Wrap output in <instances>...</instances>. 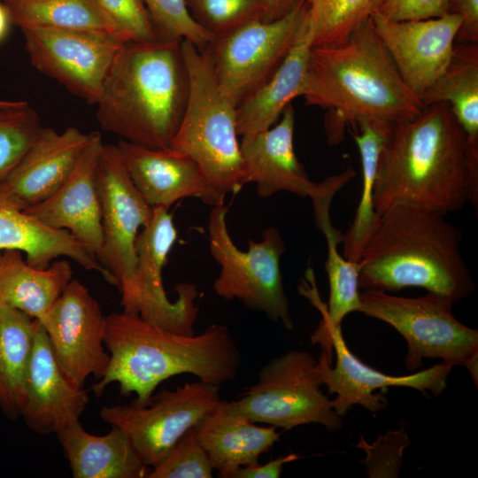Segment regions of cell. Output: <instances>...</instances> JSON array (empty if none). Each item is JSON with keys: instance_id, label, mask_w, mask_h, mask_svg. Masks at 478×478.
<instances>
[{"instance_id": "cell-1", "label": "cell", "mask_w": 478, "mask_h": 478, "mask_svg": "<svg viewBox=\"0 0 478 478\" xmlns=\"http://www.w3.org/2000/svg\"><path fill=\"white\" fill-rule=\"evenodd\" d=\"M467 201L477 210L478 146L469 143L449 104H432L391 127L374 181L379 216L397 203L446 215Z\"/></svg>"}, {"instance_id": "cell-2", "label": "cell", "mask_w": 478, "mask_h": 478, "mask_svg": "<svg viewBox=\"0 0 478 478\" xmlns=\"http://www.w3.org/2000/svg\"><path fill=\"white\" fill-rule=\"evenodd\" d=\"M299 96L307 104L328 110L324 127L331 145L343 141L348 125L368 120L394 126L423 109L370 18L342 42L312 45Z\"/></svg>"}, {"instance_id": "cell-3", "label": "cell", "mask_w": 478, "mask_h": 478, "mask_svg": "<svg viewBox=\"0 0 478 478\" xmlns=\"http://www.w3.org/2000/svg\"><path fill=\"white\" fill-rule=\"evenodd\" d=\"M104 346L110 363L91 390L99 397L109 384L118 382L120 393H135L138 404L146 403L163 381L182 374L220 387L235 379L242 362L225 325L182 335L126 312L106 316Z\"/></svg>"}, {"instance_id": "cell-4", "label": "cell", "mask_w": 478, "mask_h": 478, "mask_svg": "<svg viewBox=\"0 0 478 478\" xmlns=\"http://www.w3.org/2000/svg\"><path fill=\"white\" fill-rule=\"evenodd\" d=\"M431 209L397 203L386 209L357 262L358 287L397 292L420 287L454 303L474 290L461 231Z\"/></svg>"}, {"instance_id": "cell-5", "label": "cell", "mask_w": 478, "mask_h": 478, "mask_svg": "<svg viewBox=\"0 0 478 478\" xmlns=\"http://www.w3.org/2000/svg\"><path fill=\"white\" fill-rule=\"evenodd\" d=\"M181 41L124 42L96 103L102 130L146 148L171 147L189 96Z\"/></svg>"}, {"instance_id": "cell-6", "label": "cell", "mask_w": 478, "mask_h": 478, "mask_svg": "<svg viewBox=\"0 0 478 478\" xmlns=\"http://www.w3.org/2000/svg\"><path fill=\"white\" fill-rule=\"evenodd\" d=\"M189 89L171 149L190 157L220 195H236L248 184L236 130V105L216 81L208 49L181 41Z\"/></svg>"}, {"instance_id": "cell-7", "label": "cell", "mask_w": 478, "mask_h": 478, "mask_svg": "<svg viewBox=\"0 0 478 478\" xmlns=\"http://www.w3.org/2000/svg\"><path fill=\"white\" fill-rule=\"evenodd\" d=\"M225 204L212 206L208 222L209 250L220 265L214 292L226 300H240L251 310L292 329L294 322L284 291L280 260L286 251L281 233L268 227L262 240H249L247 251L236 247L227 230Z\"/></svg>"}, {"instance_id": "cell-8", "label": "cell", "mask_w": 478, "mask_h": 478, "mask_svg": "<svg viewBox=\"0 0 478 478\" xmlns=\"http://www.w3.org/2000/svg\"><path fill=\"white\" fill-rule=\"evenodd\" d=\"M322 384L314 357L305 351H289L262 366L256 383L225 405L232 413L283 430L316 423L334 432L342 428L343 420L333 400L322 393Z\"/></svg>"}, {"instance_id": "cell-9", "label": "cell", "mask_w": 478, "mask_h": 478, "mask_svg": "<svg viewBox=\"0 0 478 478\" xmlns=\"http://www.w3.org/2000/svg\"><path fill=\"white\" fill-rule=\"evenodd\" d=\"M359 295V312L388 323L406 340L408 371L420 368L424 358L466 366L478 353V331L455 318L454 302L447 297L428 292L405 297L376 289H364Z\"/></svg>"}, {"instance_id": "cell-10", "label": "cell", "mask_w": 478, "mask_h": 478, "mask_svg": "<svg viewBox=\"0 0 478 478\" xmlns=\"http://www.w3.org/2000/svg\"><path fill=\"white\" fill-rule=\"evenodd\" d=\"M221 401L219 386L198 380L174 389L163 388L144 404L133 399L125 405L104 406L99 414L104 422L122 429L143 463L153 468Z\"/></svg>"}, {"instance_id": "cell-11", "label": "cell", "mask_w": 478, "mask_h": 478, "mask_svg": "<svg viewBox=\"0 0 478 478\" xmlns=\"http://www.w3.org/2000/svg\"><path fill=\"white\" fill-rule=\"evenodd\" d=\"M103 244L99 262L113 276L124 308L134 292L135 240L151 207L135 186L117 144L103 145L96 167Z\"/></svg>"}, {"instance_id": "cell-12", "label": "cell", "mask_w": 478, "mask_h": 478, "mask_svg": "<svg viewBox=\"0 0 478 478\" xmlns=\"http://www.w3.org/2000/svg\"><path fill=\"white\" fill-rule=\"evenodd\" d=\"M301 19V9L296 4L281 18L251 19L206 47L218 86L235 105L281 64L296 41Z\"/></svg>"}, {"instance_id": "cell-13", "label": "cell", "mask_w": 478, "mask_h": 478, "mask_svg": "<svg viewBox=\"0 0 478 478\" xmlns=\"http://www.w3.org/2000/svg\"><path fill=\"white\" fill-rule=\"evenodd\" d=\"M177 234L169 208L153 207L150 221L140 230L135 240L134 292L123 312L137 314L144 320L174 333L194 335L198 313L197 286L179 283L176 286L178 297L172 302L163 285V267Z\"/></svg>"}, {"instance_id": "cell-14", "label": "cell", "mask_w": 478, "mask_h": 478, "mask_svg": "<svg viewBox=\"0 0 478 478\" xmlns=\"http://www.w3.org/2000/svg\"><path fill=\"white\" fill-rule=\"evenodd\" d=\"M34 67L89 104L98 102L121 45L103 33L35 27L21 30Z\"/></svg>"}, {"instance_id": "cell-15", "label": "cell", "mask_w": 478, "mask_h": 478, "mask_svg": "<svg viewBox=\"0 0 478 478\" xmlns=\"http://www.w3.org/2000/svg\"><path fill=\"white\" fill-rule=\"evenodd\" d=\"M312 341L328 350L334 348L335 351V366L331 368V355L323 350L318 361V372L328 392L336 394L333 405L341 417L355 405L364 406L371 412L385 408L387 399L382 393L374 394V391L389 386L409 387L425 395L428 390L437 397L445 389L452 368L442 362L410 375L393 376L381 373L351 353L343 340L341 327L334 326L324 318L312 335Z\"/></svg>"}, {"instance_id": "cell-16", "label": "cell", "mask_w": 478, "mask_h": 478, "mask_svg": "<svg viewBox=\"0 0 478 478\" xmlns=\"http://www.w3.org/2000/svg\"><path fill=\"white\" fill-rule=\"evenodd\" d=\"M40 322L73 384L83 387L90 375L100 380L105 374L110 363L104 350L106 316L81 281L73 279Z\"/></svg>"}, {"instance_id": "cell-17", "label": "cell", "mask_w": 478, "mask_h": 478, "mask_svg": "<svg viewBox=\"0 0 478 478\" xmlns=\"http://www.w3.org/2000/svg\"><path fill=\"white\" fill-rule=\"evenodd\" d=\"M372 25L405 83L420 99L448 66L462 23L453 13L396 21L374 12Z\"/></svg>"}, {"instance_id": "cell-18", "label": "cell", "mask_w": 478, "mask_h": 478, "mask_svg": "<svg viewBox=\"0 0 478 478\" xmlns=\"http://www.w3.org/2000/svg\"><path fill=\"white\" fill-rule=\"evenodd\" d=\"M90 134L74 127L41 133L13 169L0 180V201L21 211L50 197L67 179Z\"/></svg>"}, {"instance_id": "cell-19", "label": "cell", "mask_w": 478, "mask_h": 478, "mask_svg": "<svg viewBox=\"0 0 478 478\" xmlns=\"http://www.w3.org/2000/svg\"><path fill=\"white\" fill-rule=\"evenodd\" d=\"M103 145L101 134L90 133L64 183L47 199L24 211L49 227L68 231L97 259L103 232L96 167Z\"/></svg>"}, {"instance_id": "cell-20", "label": "cell", "mask_w": 478, "mask_h": 478, "mask_svg": "<svg viewBox=\"0 0 478 478\" xmlns=\"http://www.w3.org/2000/svg\"><path fill=\"white\" fill-rule=\"evenodd\" d=\"M88 403L87 391L73 384L61 369L40 322L28 364L20 417L37 434H57L79 420Z\"/></svg>"}, {"instance_id": "cell-21", "label": "cell", "mask_w": 478, "mask_h": 478, "mask_svg": "<svg viewBox=\"0 0 478 478\" xmlns=\"http://www.w3.org/2000/svg\"><path fill=\"white\" fill-rule=\"evenodd\" d=\"M117 146L131 180L151 207L170 208L186 197L198 198L211 206L224 204L225 197L209 185L198 165L188 155L121 139Z\"/></svg>"}, {"instance_id": "cell-22", "label": "cell", "mask_w": 478, "mask_h": 478, "mask_svg": "<svg viewBox=\"0 0 478 478\" xmlns=\"http://www.w3.org/2000/svg\"><path fill=\"white\" fill-rule=\"evenodd\" d=\"M294 127L295 112L289 104L277 125L243 136L240 143L248 183L256 184L259 197L287 191L311 198L320 188V182L310 179L295 153Z\"/></svg>"}, {"instance_id": "cell-23", "label": "cell", "mask_w": 478, "mask_h": 478, "mask_svg": "<svg viewBox=\"0 0 478 478\" xmlns=\"http://www.w3.org/2000/svg\"><path fill=\"white\" fill-rule=\"evenodd\" d=\"M355 176L356 172L350 165L342 173L320 181L318 191L311 197L316 226L327 243L325 270L329 283V298L325 305L319 293L313 292L308 299L322 318L335 327H341L346 315L359 312L361 307L358 265L345 259L340 253L338 244L343 243V234L335 227L330 219V206L335 195Z\"/></svg>"}, {"instance_id": "cell-24", "label": "cell", "mask_w": 478, "mask_h": 478, "mask_svg": "<svg viewBox=\"0 0 478 478\" xmlns=\"http://www.w3.org/2000/svg\"><path fill=\"white\" fill-rule=\"evenodd\" d=\"M4 250L24 253L27 262L40 269L47 268L59 257H66L116 285L113 276L96 257L68 231L49 227L27 212L0 201V251Z\"/></svg>"}, {"instance_id": "cell-25", "label": "cell", "mask_w": 478, "mask_h": 478, "mask_svg": "<svg viewBox=\"0 0 478 478\" xmlns=\"http://www.w3.org/2000/svg\"><path fill=\"white\" fill-rule=\"evenodd\" d=\"M276 428L258 426L246 417L230 412L222 400L197 428V432L212 468L220 477L233 478L241 467L259 463V457L280 438Z\"/></svg>"}, {"instance_id": "cell-26", "label": "cell", "mask_w": 478, "mask_h": 478, "mask_svg": "<svg viewBox=\"0 0 478 478\" xmlns=\"http://www.w3.org/2000/svg\"><path fill=\"white\" fill-rule=\"evenodd\" d=\"M312 45V31L302 18L296 41L281 64L236 105L238 135L243 137L269 129L291 100L299 96Z\"/></svg>"}, {"instance_id": "cell-27", "label": "cell", "mask_w": 478, "mask_h": 478, "mask_svg": "<svg viewBox=\"0 0 478 478\" xmlns=\"http://www.w3.org/2000/svg\"><path fill=\"white\" fill-rule=\"evenodd\" d=\"M56 435L74 478H144L151 470L118 427L94 436L77 420Z\"/></svg>"}, {"instance_id": "cell-28", "label": "cell", "mask_w": 478, "mask_h": 478, "mask_svg": "<svg viewBox=\"0 0 478 478\" xmlns=\"http://www.w3.org/2000/svg\"><path fill=\"white\" fill-rule=\"evenodd\" d=\"M72 280V266L66 259L40 269L19 251H0V307L19 310L41 321Z\"/></svg>"}, {"instance_id": "cell-29", "label": "cell", "mask_w": 478, "mask_h": 478, "mask_svg": "<svg viewBox=\"0 0 478 478\" xmlns=\"http://www.w3.org/2000/svg\"><path fill=\"white\" fill-rule=\"evenodd\" d=\"M40 321L27 313L0 307V409L20 417L26 378Z\"/></svg>"}, {"instance_id": "cell-30", "label": "cell", "mask_w": 478, "mask_h": 478, "mask_svg": "<svg viewBox=\"0 0 478 478\" xmlns=\"http://www.w3.org/2000/svg\"><path fill=\"white\" fill-rule=\"evenodd\" d=\"M423 107L447 103L469 143L478 146V43H455L452 58L420 97Z\"/></svg>"}, {"instance_id": "cell-31", "label": "cell", "mask_w": 478, "mask_h": 478, "mask_svg": "<svg viewBox=\"0 0 478 478\" xmlns=\"http://www.w3.org/2000/svg\"><path fill=\"white\" fill-rule=\"evenodd\" d=\"M12 25L107 34L127 42L95 0H3Z\"/></svg>"}, {"instance_id": "cell-32", "label": "cell", "mask_w": 478, "mask_h": 478, "mask_svg": "<svg viewBox=\"0 0 478 478\" xmlns=\"http://www.w3.org/2000/svg\"><path fill=\"white\" fill-rule=\"evenodd\" d=\"M392 126L364 120L357 123L352 135L362 167V190L353 220L343 234V257L358 262L360 254L378 225L380 216L374 205V188L380 153Z\"/></svg>"}, {"instance_id": "cell-33", "label": "cell", "mask_w": 478, "mask_h": 478, "mask_svg": "<svg viewBox=\"0 0 478 478\" xmlns=\"http://www.w3.org/2000/svg\"><path fill=\"white\" fill-rule=\"evenodd\" d=\"M312 35V46L335 44L377 11L383 0H294Z\"/></svg>"}, {"instance_id": "cell-34", "label": "cell", "mask_w": 478, "mask_h": 478, "mask_svg": "<svg viewBox=\"0 0 478 478\" xmlns=\"http://www.w3.org/2000/svg\"><path fill=\"white\" fill-rule=\"evenodd\" d=\"M42 128L39 114L26 101L0 106V180L19 162Z\"/></svg>"}, {"instance_id": "cell-35", "label": "cell", "mask_w": 478, "mask_h": 478, "mask_svg": "<svg viewBox=\"0 0 478 478\" xmlns=\"http://www.w3.org/2000/svg\"><path fill=\"white\" fill-rule=\"evenodd\" d=\"M192 18L214 39L261 19L260 0H185Z\"/></svg>"}, {"instance_id": "cell-36", "label": "cell", "mask_w": 478, "mask_h": 478, "mask_svg": "<svg viewBox=\"0 0 478 478\" xmlns=\"http://www.w3.org/2000/svg\"><path fill=\"white\" fill-rule=\"evenodd\" d=\"M160 38L187 40L200 49L214 37L192 18L185 0H143Z\"/></svg>"}, {"instance_id": "cell-37", "label": "cell", "mask_w": 478, "mask_h": 478, "mask_svg": "<svg viewBox=\"0 0 478 478\" xmlns=\"http://www.w3.org/2000/svg\"><path fill=\"white\" fill-rule=\"evenodd\" d=\"M197 428L189 429L147 478H212L213 468Z\"/></svg>"}, {"instance_id": "cell-38", "label": "cell", "mask_w": 478, "mask_h": 478, "mask_svg": "<svg viewBox=\"0 0 478 478\" xmlns=\"http://www.w3.org/2000/svg\"><path fill=\"white\" fill-rule=\"evenodd\" d=\"M409 444L410 439L404 429L388 431L372 444L361 436L357 447L366 453L361 461L366 466V475L370 478L397 477L403 464L404 450Z\"/></svg>"}, {"instance_id": "cell-39", "label": "cell", "mask_w": 478, "mask_h": 478, "mask_svg": "<svg viewBox=\"0 0 478 478\" xmlns=\"http://www.w3.org/2000/svg\"><path fill=\"white\" fill-rule=\"evenodd\" d=\"M127 42H150L159 37L143 0H95Z\"/></svg>"}, {"instance_id": "cell-40", "label": "cell", "mask_w": 478, "mask_h": 478, "mask_svg": "<svg viewBox=\"0 0 478 478\" xmlns=\"http://www.w3.org/2000/svg\"><path fill=\"white\" fill-rule=\"evenodd\" d=\"M448 0H383L376 12L396 20H420L447 13Z\"/></svg>"}, {"instance_id": "cell-41", "label": "cell", "mask_w": 478, "mask_h": 478, "mask_svg": "<svg viewBox=\"0 0 478 478\" xmlns=\"http://www.w3.org/2000/svg\"><path fill=\"white\" fill-rule=\"evenodd\" d=\"M447 13L457 14L462 19L456 43L478 42V0H448Z\"/></svg>"}, {"instance_id": "cell-42", "label": "cell", "mask_w": 478, "mask_h": 478, "mask_svg": "<svg viewBox=\"0 0 478 478\" xmlns=\"http://www.w3.org/2000/svg\"><path fill=\"white\" fill-rule=\"evenodd\" d=\"M296 453L278 457L268 463L241 467L233 478H278L281 476L283 466L300 459Z\"/></svg>"}, {"instance_id": "cell-43", "label": "cell", "mask_w": 478, "mask_h": 478, "mask_svg": "<svg viewBox=\"0 0 478 478\" xmlns=\"http://www.w3.org/2000/svg\"><path fill=\"white\" fill-rule=\"evenodd\" d=\"M262 7L261 20L272 21L281 18L294 6V0H260Z\"/></svg>"}, {"instance_id": "cell-44", "label": "cell", "mask_w": 478, "mask_h": 478, "mask_svg": "<svg viewBox=\"0 0 478 478\" xmlns=\"http://www.w3.org/2000/svg\"><path fill=\"white\" fill-rule=\"evenodd\" d=\"M11 25L8 10L4 4L0 2V42L5 39Z\"/></svg>"}, {"instance_id": "cell-45", "label": "cell", "mask_w": 478, "mask_h": 478, "mask_svg": "<svg viewBox=\"0 0 478 478\" xmlns=\"http://www.w3.org/2000/svg\"><path fill=\"white\" fill-rule=\"evenodd\" d=\"M478 353L474 354L469 361L466 364L465 366H466L467 370L470 372V374L477 386L478 382V369H477V364H478Z\"/></svg>"}, {"instance_id": "cell-46", "label": "cell", "mask_w": 478, "mask_h": 478, "mask_svg": "<svg viewBox=\"0 0 478 478\" xmlns=\"http://www.w3.org/2000/svg\"><path fill=\"white\" fill-rule=\"evenodd\" d=\"M12 101L10 100H1L0 99V106L9 104Z\"/></svg>"}]
</instances>
